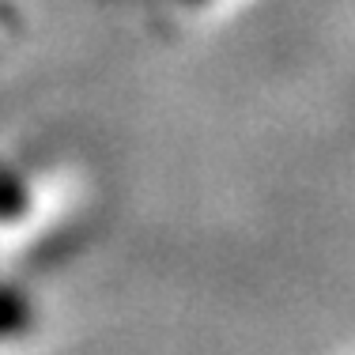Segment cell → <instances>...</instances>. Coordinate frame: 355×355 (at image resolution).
<instances>
[{"label": "cell", "instance_id": "obj_1", "mask_svg": "<svg viewBox=\"0 0 355 355\" xmlns=\"http://www.w3.org/2000/svg\"><path fill=\"white\" fill-rule=\"evenodd\" d=\"M19 325V306L12 299H0V329H12Z\"/></svg>", "mask_w": 355, "mask_h": 355}]
</instances>
